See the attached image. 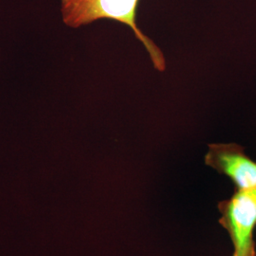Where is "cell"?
<instances>
[{"label": "cell", "instance_id": "2", "mask_svg": "<svg viewBox=\"0 0 256 256\" xmlns=\"http://www.w3.org/2000/svg\"><path fill=\"white\" fill-rule=\"evenodd\" d=\"M220 225L229 234L234 245L232 256H256V189L236 190L218 204Z\"/></svg>", "mask_w": 256, "mask_h": 256}, {"label": "cell", "instance_id": "3", "mask_svg": "<svg viewBox=\"0 0 256 256\" xmlns=\"http://www.w3.org/2000/svg\"><path fill=\"white\" fill-rule=\"evenodd\" d=\"M205 164L228 176L236 190L256 189V162L236 144H212L205 156Z\"/></svg>", "mask_w": 256, "mask_h": 256}, {"label": "cell", "instance_id": "1", "mask_svg": "<svg viewBox=\"0 0 256 256\" xmlns=\"http://www.w3.org/2000/svg\"><path fill=\"white\" fill-rule=\"evenodd\" d=\"M61 3L63 21L68 27L78 28L98 20L108 19L130 28L146 48L156 70L160 72H165L166 60L164 52L138 26L140 0H61Z\"/></svg>", "mask_w": 256, "mask_h": 256}]
</instances>
